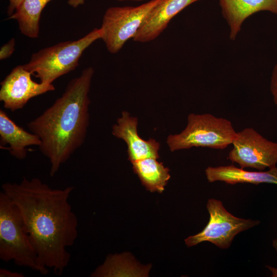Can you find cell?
I'll return each mask as SVG.
<instances>
[{
	"label": "cell",
	"mask_w": 277,
	"mask_h": 277,
	"mask_svg": "<svg viewBox=\"0 0 277 277\" xmlns=\"http://www.w3.org/2000/svg\"><path fill=\"white\" fill-rule=\"evenodd\" d=\"M19 210L38 256L39 264L61 274L71 254L67 248L78 235V219L69 202L73 186L55 189L38 178L2 185Z\"/></svg>",
	"instance_id": "6da1fadb"
},
{
	"label": "cell",
	"mask_w": 277,
	"mask_h": 277,
	"mask_svg": "<svg viewBox=\"0 0 277 277\" xmlns=\"http://www.w3.org/2000/svg\"><path fill=\"white\" fill-rule=\"evenodd\" d=\"M94 72L92 67L85 68L69 82L51 106L27 123L30 131L41 140L38 147L49 161L51 176L84 143L89 124V92Z\"/></svg>",
	"instance_id": "7a4b0ae2"
},
{
	"label": "cell",
	"mask_w": 277,
	"mask_h": 277,
	"mask_svg": "<svg viewBox=\"0 0 277 277\" xmlns=\"http://www.w3.org/2000/svg\"><path fill=\"white\" fill-rule=\"evenodd\" d=\"M0 259L46 274L48 269L39 263L24 221L16 206L0 192Z\"/></svg>",
	"instance_id": "3957f363"
},
{
	"label": "cell",
	"mask_w": 277,
	"mask_h": 277,
	"mask_svg": "<svg viewBox=\"0 0 277 277\" xmlns=\"http://www.w3.org/2000/svg\"><path fill=\"white\" fill-rule=\"evenodd\" d=\"M102 35L101 28H94L77 40L58 43L34 52L23 66L40 82L52 84L57 78L75 69L84 51L101 39Z\"/></svg>",
	"instance_id": "277c9868"
},
{
	"label": "cell",
	"mask_w": 277,
	"mask_h": 277,
	"mask_svg": "<svg viewBox=\"0 0 277 277\" xmlns=\"http://www.w3.org/2000/svg\"><path fill=\"white\" fill-rule=\"evenodd\" d=\"M236 133L226 118L209 113H191L185 129L179 134L169 135L167 143L172 152L194 147L224 149L232 144Z\"/></svg>",
	"instance_id": "5b68a950"
},
{
	"label": "cell",
	"mask_w": 277,
	"mask_h": 277,
	"mask_svg": "<svg viewBox=\"0 0 277 277\" xmlns=\"http://www.w3.org/2000/svg\"><path fill=\"white\" fill-rule=\"evenodd\" d=\"M162 0H150L136 6H113L105 11L100 27L101 39L109 52L116 53L135 36L143 22Z\"/></svg>",
	"instance_id": "8992f818"
},
{
	"label": "cell",
	"mask_w": 277,
	"mask_h": 277,
	"mask_svg": "<svg viewBox=\"0 0 277 277\" xmlns=\"http://www.w3.org/2000/svg\"><path fill=\"white\" fill-rule=\"evenodd\" d=\"M207 208L210 214L209 221L201 232L185 240L188 247L207 241L221 249L228 248L236 234L260 223L259 221L233 215L226 210L221 201L214 199L208 201Z\"/></svg>",
	"instance_id": "52a82bcc"
},
{
	"label": "cell",
	"mask_w": 277,
	"mask_h": 277,
	"mask_svg": "<svg viewBox=\"0 0 277 277\" xmlns=\"http://www.w3.org/2000/svg\"><path fill=\"white\" fill-rule=\"evenodd\" d=\"M232 144L228 159L241 168L263 170L276 166L277 142L269 141L254 129L246 128L236 132Z\"/></svg>",
	"instance_id": "ba28073f"
},
{
	"label": "cell",
	"mask_w": 277,
	"mask_h": 277,
	"mask_svg": "<svg viewBox=\"0 0 277 277\" xmlns=\"http://www.w3.org/2000/svg\"><path fill=\"white\" fill-rule=\"evenodd\" d=\"M23 65L14 67L1 83L0 101L11 111L22 109L32 98L55 90L52 84L36 83Z\"/></svg>",
	"instance_id": "9c48e42d"
},
{
	"label": "cell",
	"mask_w": 277,
	"mask_h": 277,
	"mask_svg": "<svg viewBox=\"0 0 277 277\" xmlns=\"http://www.w3.org/2000/svg\"><path fill=\"white\" fill-rule=\"evenodd\" d=\"M137 124L136 117L124 111L117 123L112 126V133L127 144L128 160L131 162L149 157L159 159L160 143L153 138L146 141L140 137Z\"/></svg>",
	"instance_id": "30bf717a"
},
{
	"label": "cell",
	"mask_w": 277,
	"mask_h": 277,
	"mask_svg": "<svg viewBox=\"0 0 277 277\" xmlns=\"http://www.w3.org/2000/svg\"><path fill=\"white\" fill-rule=\"evenodd\" d=\"M199 1L200 0H162L148 14L133 40L144 43L155 39L176 15Z\"/></svg>",
	"instance_id": "8fae6325"
},
{
	"label": "cell",
	"mask_w": 277,
	"mask_h": 277,
	"mask_svg": "<svg viewBox=\"0 0 277 277\" xmlns=\"http://www.w3.org/2000/svg\"><path fill=\"white\" fill-rule=\"evenodd\" d=\"M222 13L234 40L244 21L256 12L267 11L277 15V0H219Z\"/></svg>",
	"instance_id": "7c38bea8"
},
{
	"label": "cell",
	"mask_w": 277,
	"mask_h": 277,
	"mask_svg": "<svg viewBox=\"0 0 277 277\" xmlns=\"http://www.w3.org/2000/svg\"><path fill=\"white\" fill-rule=\"evenodd\" d=\"M39 137L17 125L3 110H0V147L8 149L10 154L18 160H23L27 154L26 147L41 145Z\"/></svg>",
	"instance_id": "4fadbf2b"
},
{
	"label": "cell",
	"mask_w": 277,
	"mask_h": 277,
	"mask_svg": "<svg viewBox=\"0 0 277 277\" xmlns=\"http://www.w3.org/2000/svg\"><path fill=\"white\" fill-rule=\"evenodd\" d=\"M208 182L222 181L229 184L248 183L258 185L271 183L277 185V167L267 171H249L235 166L208 167L205 170Z\"/></svg>",
	"instance_id": "5bb4252c"
},
{
	"label": "cell",
	"mask_w": 277,
	"mask_h": 277,
	"mask_svg": "<svg viewBox=\"0 0 277 277\" xmlns=\"http://www.w3.org/2000/svg\"><path fill=\"white\" fill-rule=\"evenodd\" d=\"M133 171L142 184L151 192L162 193L170 178L169 170L155 158H146L131 162Z\"/></svg>",
	"instance_id": "9a60e30c"
},
{
	"label": "cell",
	"mask_w": 277,
	"mask_h": 277,
	"mask_svg": "<svg viewBox=\"0 0 277 277\" xmlns=\"http://www.w3.org/2000/svg\"><path fill=\"white\" fill-rule=\"evenodd\" d=\"M50 1L25 0L9 18L17 22L22 34L30 38H36L39 33L42 12Z\"/></svg>",
	"instance_id": "2e32d148"
},
{
	"label": "cell",
	"mask_w": 277,
	"mask_h": 277,
	"mask_svg": "<svg viewBox=\"0 0 277 277\" xmlns=\"http://www.w3.org/2000/svg\"><path fill=\"white\" fill-rule=\"evenodd\" d=\"M15 39H10L3 45L0 50V60H4L9 57L15 50Z\"/></svg>",
	"instance_id": "e0dca14e"
},
{
	"label": "cell",
	"mask_w": 277,
	"mask_h": 277,
	"mask_svg": "<svg viewBox=\"0 0 277 277\" xmlns=\"http://www.w3.org/2000/svg\"><path fill=\"white\" fill-rule=\"evenodd\" d=\"M270 90L273 102L277 106V63L273 67L270 78Z\"/></svg>",
	"instance_id": "ac0fdd59"
},
{
	"label": "cell",
	"mask_w": 277,
	"mask_h": 277,
	"mask_svg": "<svg viewBox=\"0 0 277 277\" xmlns=\"http://www.w3.org/2000/svg\"><path fill=\"white\" fill-rule=\"evenodd\" d=\"M25 275L21 272L12 271L5 268L0 269V277H24Z\"/></svg>",
	"instance_id": "d6986e66"
},
{
	"label": "cell",
	"mask_w": 277,
	"mask_h": 277,
	"mask_svg": "<svg viewBox=\"0 0 277 277\" xmlns=\"http://www.w3.org/2000/svg\"><path fill=\"white\" fill-rule=\"evenodd\" d=\"M25 0H9V6L8 7V14L12 15L20 6Z\"/></svg>",
	"instance_id": "ffe728a7"
},
{
	"label": "cell",
	"mask_w": 277,
	"mask_h": 277,
	"mask_svg": "<svg viewBox=\"0 0 277 277\" xmlns=\"http://www.w3.org/2000/svg\"><path fill=\"white\" fill-rule=\"evenodd\" d=\"M84 2L85 0H68V4L72 7L76 8L83 5Z\"/></svg>",
	"instance_id": "44dd1931"
},
{
	"label": "cell",
	"mask_w": 277,
	"mask_h": 277,
	"mask_svg": "<svg viewBox=\"0 0 277 277\" xmlns=\"http://www.w3.org/2000/svg\"><path fill=\"white\" fill-rule=\"evenodd\" d=\"M269 270L272 272V276L277 277V268L270 266H267Z\"/></svg>",
	"instance_id": "7402d4cb"
},
{
	"label": "cell",
	"mask_w": 277,
	"mask_h": 277,
	"mask_svg": "<svg viewBox=\"0 0 277 277\" xmlns=\"http://www.w3.org/2000/svg\"><path fill=\"white\" fill-rule=\"evenodd\" d=\"M116 1H117L118 2H124V1L141 2V1H148V0H116Z\"/></svg>",
	"instance_id": "603a6c76"
},
{
	"label": "cell",
	"mask_w": 277,
	"mask_h": 277,
	"mask_svg": "<svg viewBox=\"0 0 277 277\" xmlns=\"http://www.w3.org/2000/svg\"><path fill=\"white\" fill-rule=\"evenodd\" d=\"M273 246L277 250V240H275L273 242Z\"/></svg>",
	"instance_id": "cb8c5ba5"
}]
</instances>
